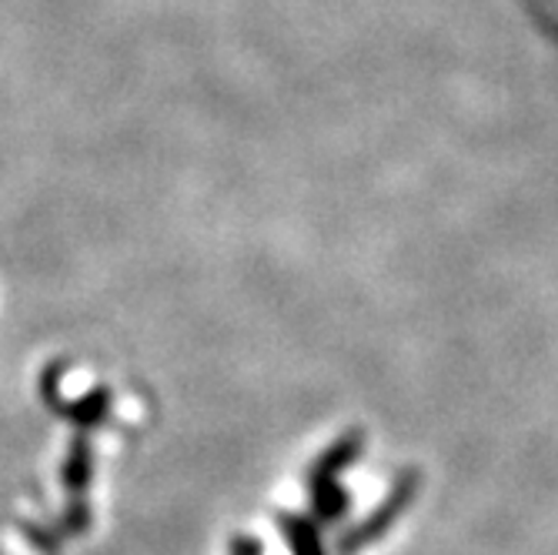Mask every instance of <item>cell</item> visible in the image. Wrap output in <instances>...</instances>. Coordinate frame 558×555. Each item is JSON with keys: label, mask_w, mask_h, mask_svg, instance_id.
<instances>
[{"label": "cell", "mask_w": 558, "mask_h": 555, "mask_svg": "<svg viewBox=\"0 0 558 555\" xmlns=\"http://www.w3.org/2000/svg\"><path fill=\"white\" fill-rule=\"evenodd\" d=\"M284 535H288V545H291V555H331L328 545L322 542L318 529L308 526V522H288L284 526Z\"/></svg>", "instance_id": "6da1fadb"}]
</instances>
